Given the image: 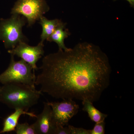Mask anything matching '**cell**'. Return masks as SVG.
Wrapping results in <instances>:
<instances>
[{
  "label": "cell",
  "instance_id": "obj_9",
  "mask_svg": "<svg viewBox=\"0 0 134 134\" xmlns=\"http://www.w3.org/2000/svg\"><path fill=\"white\" fill-rule=\"evenodd\" d=\"M26 115L31 117L36 118L37 115L33 113L29 112L21 109L17 108L15 111L6 117L3 122L2 129L0 131V133H4L15 131L19 120L21 115Z\"/></svg>",
  "mask_w": 134,
  "mask_h": 134
},
{
  "label": "cell",
  "instance_id": "obj_6",
  "mask_svg": "<svg viewBox=\"0 0 134 134\" xmlns=\"http://www.w3.org/2000/svg\"><path fill=\"white\" fill-rule=\"evenodd\" d=\"M62 102L46 103L52 110L54 124L55 126H68L70 120L78 113L79 106L72 99H64Z\"/></svg>",
  "mask_w": 134,
  "mask_h": 134
},
{
  "label": "cell",
  "instance_id": "obj_5",
  "mask_svg": "<svg viewBox=\"0 0 134 134\" xmlns=\"http://www.w3.org/2000/svg\"><path fill=\"white\" fill-rule=\"evenodd\" d=\"M49 10L46 0H17L11 9V14L24 16L28 26L31 27Z\"/></svg>",
  "mask_w": 134,
  "mask_h": 134
},
{
  "label": "cell",
  "instance_id": "obj_7",
  "mask_svg": "<svg viewBox=\"0 0 134 134\" xmlns=\"http://www.w3.org/2000/svg\"><path fill=\"white\" fill-rule=\"evenodd\" d=\"M44 47L43 43L41 41L35 46L29 45L25 42H21L8 52L10 55L21 58L31 66L35 72V70L38 69L36 63L44 53Z\"/></svg>",
  "mask_w": 134,
  "mask_h": 134
},
{
  "label": "cell",
  "instance_id": "obj_15",
  "mask_svg": "<svg viewBox=\"0 0 134 134\" xmlns=\"http://www.w3.org/2000/svg\"><path fill=\"white\" fill-rule=\"evenodd\" d=\"M70 134H91V130L84 129L82 128H77L68 125Z\"/></svg>",
  "mask_w": 134,
  "mask_h": 134
},
{
  "label": "cell",
  "instance_id": "obj_4",
  "mask_svg": "<svg viewBox=\"0 0 134 134\" xmlns=\"http://www.w3.org/2000/svg\"><path fill=\"white\" fill-rule=\"evenodd\" d=\"M11 55L10 62L7 69L0 74V83L3 85L18 83L35 87V72L30 64L23 60H15Z\"/></svg>",
  "mask_w": 134,
  "mask_h": 134
},
{
  "label": "cell",
  "instance_id": "obj_16",
  "mask_svg": "<svg viewBox=\"0 0 134 134\" xmlns=\"http://www.w3.org/2000/svg\"><path fill=\"white\" fill-rule=\"evenodd\" d=\"M53 134H70L68 125L66 126H55Z\"/></svg>",
  "mask_w": 134,
  "mask_h": 134
},
{
  "label": "cell",
  "instance_id": "obj_11",
  "mask_svg": "<svg viewBox=\"0 0 134 134\" xmlns=\"http://www.w3.org/2000/svg\"><path fill=\"white\" fill-rule=\"evenodd\" d=\"M66 25V23H63L56 28L52 34L46 40L49 42H54L57 43L60 50H68L69 49L65 46L64 43L65 39L70 35L68 30L65 29Z\"/></svg>",
  "mask_w": 134,
  "mask_h": 134
},
{
  "label": "cell",
  "instance_id": "obj_8",
  "mask_svg": "<svg viewBox=\"0 0 134 134\" xmlns=\"http://www.w3.org/2000/svg\"><path fill=\"white\" fill-rule=\"evenodd\" d=\"M36 118V122L32 125L37 134H53L55 126L53 122L52 108L49 105L44 103L43 111Z\"/></svg>",
  "mask_w": 134,
  "mask_h": 134
},
{
  "label": "cell",
  "instance_id": "obj_3",
  "mask_svg": "<svg viewBox=\"0 0 134 134\" xmlns=\"http://www.w3.org/2000/svg\"><path fill=\"white\" fill-rule=\"evenodd\" d=\"M26 23V18L19 14H12L9 18L0 19V41L6 49H13L19 43L28 41L23 32Z\"/></svg>",
  "mask_w": 134,
  "mask_h": 134
},
{
  "label": "cell",
  "instance_id": "obj_18",
  "mask_svg": "<svg viewBox=\"0 0 134 134\" xmlns=\"http://www.w3.org/2000/svg\"><path fill=\"white\" fill-rule=\"evenodd\" d=\"M1 86H0V88H1Z\"/></svg>",
  "mask_w": 134,
  "mask_h": 134
},
{
  "label": "cell",
  "instance_id": "obj_1",
  "mask_svg": "<svg viewBox=\"0 0 134 134\" xmlns=\"http://www.w3.org/2000/svg\"><path fill=\"white\" fill-rule=\"evenodd\" d=\"M40 69L35 85L42 93L56 99H87L93 103L109 86L111 72L105 53L86 42L46 55Z\"/></svg>",
  "mask_w": 134,
  "mask_h": 134
},
{
  "label": "cell",
  "instance_id": "obj_2",
  "mask_svg": "<svg viewBox=\"0 0 134 134\" xmlns=\"http://www.w3.org/2000/svg\"><path fill=\"white\" fill-rule=\"evenodd\" d=\"M42 92L36 87L21 83H11L0 88V102L9 108L28 111L37 104Z\"/></svg>",
  "mask_w": 134,
  "mask_h": 134
},
{
  "label": "cell",
  "instance_id": "obj_13",
  "mask_svg": "<svg viewBox=\"0 0 134 134\" xmlns=\"http://www.w3.org/2000/svg\"><path fill=\"white\" fill-rule=\"evenodd\" d=\"M15 131L17 134H37L32 124L30 125L27 122L18 123Z\"/></svg>",
  "mask_w": 134,
  "mask_h": 134
},
{
  "label": "cell",
  "instance_id": "obj_10",
  "mask_svg": "<svg viewBox=\"0 0 134 134\" xmlns=\"http://www.w3.org/2000/svg\"><path fill=\"white\" fill-rule=\"evenodd\" d=\"M39 21V23L41 25L42 29L40 36L41 39L40 41L43 43L52 34L58 26L63 23L60 19H55L49 20L43 16L40 18Z\"/></svg>",
  "mask_w": 134,
  "mask_h": 134
},
{
  "label": "cell",
  "instance_id": "obj_17",
  "mask_svg": "<svg viewBox=\"0 0 134 134\" xmlns=\"http://www.w3.org/2000/svg\"><path fill=\"white\" fill-rule=\"evenodd\" d=\"M117 0H114V1H116ZM129 3L130 7L134 8V0H126Z\"/></svg>",
  "mask_w": 134,
  "mask_h": 134
},
{
  "label": "cell",
  "instance_id": "obj_12",
  "mask_svg": "<svg viewBox=\"0 0 134 134\" xmlns=\"http://www.w3.org/2000/svg\"><path fill=\"white\" fill-rule=\"evenodd\" d=\"M83 105L82 110L88 113L90 119L92 121L97 123L105 121L108 115L101 113L93 106V103L88 99L82 100Z\"/></svg>",
  "mask_w": 134,
  "mask_h": 134
},
{
  "label": "cell",
  "instance_id": "obj_14",
  "mask_svg": "<svg viewBox=\"0 0 134 134\" xmlns=\"http://www.w3.org/2000/svg\"><path fill=\"white\" fill-rule=\"evenodd\" d=\"M105 121L97 122L92 129L91 130V134H104L105 132Z\"/></svg>",
  "mask_w": 134,
  "mask_h": 134
}]
</instances>
